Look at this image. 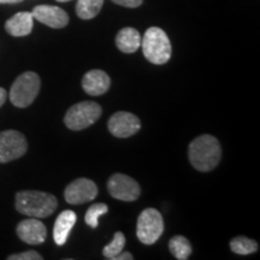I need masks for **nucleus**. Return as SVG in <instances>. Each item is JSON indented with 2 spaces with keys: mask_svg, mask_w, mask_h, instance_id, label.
I'll list each match as a JSON object with an SVG mask.
<instances>
[{
  "mask_svg": "<svg viewBox=\"0 0 260 260\" xmlns=\"http://www.w3.org/2000/svg\"><path fill=\"white\" fill-rule=\"evenodd\" d=\"M17 235L28 245H40L47 237L46 225L38 218L22 220L17 225Z\"/></svg>",
  "mask_w": 260,
  "mask_h": 260,
  "instance_id": "f8f14e48",
  "label": "nucleus"
},
{
  "mask_svg": "<svg viewBox=\"0 0 260 260\" xmlns=\"http://www.w3.org/2000/svg\"><path fill=\"white\" fill-rule=\"evenodd\" d=\"M23 0H0V4H17Z\"/></svg>",
  "mask_w": 260,
  "mask_h": 260,
  "instance_id": "a878e982",
  "label": "nucleus"
},
{
  "mask_svg": "<svg viewBox=\"0 0 260 260\" xmlns=\"http://www.w3.org/2000/svg\"><path fill=\"white\" fill-rule=\"evenodd\" d=\"M109 132L113 136L119 139H126L135 135L141 128L140 119L130 112L119 111L116 112L107 123Z\"/></svg>",
  "mask_w": 260,
  "mask_h": 260,
  "instance_id": "9d476101",
  "label": "nucleus"
},
{
  "mask_svg": "<svg viewBox=\"0 0 260 260\" xmlns=\"http://www.w3.org/2000/svg\"><path fill=\"white\" fill-rule=\"evenodd\" d=\"M58 201L54 195L45 191L23 190L16 194V209L32 218H46L54 212Z\"/></svg>",
  "mask_w": 260,
  "mask_h": 260,
  "instance_id": "f03ea898",
  "label": "nucleus"
},
{
  "mask_svg": "<svg viewBox=\"0 0 260 260\" xmlns=\"http://www.w3.org/2000/svg\"><path fill=\"white\" fill-rule=\"evenodd\" d=\"M34 17L31 12H18L5 23V30L12 37H27L32 30Z\"/></svg>",
  "mask_w": 260,
  "mask_h": 260,
  "instance_id": "4468645a",
  "label": "nucleus"
},
{
  "mask_svg": "<svg viewBox=\"0 0 260 260\" xmlns=\"http://www.w3.org/2000/svg\"><path fill=\"white\" fill-rule=\"evenodd\" d=\"M112 2L117 5L124 6V8L135 9V8H139V6L142 4L144 0H112Z\"/></svg>",
  "mask_w": 260,
  "mask_h": 260,
  "instance_id": "5701e85b",
  "label": "nucleus"
},
{
  "mask_svg": "<svg viewBox=\"0 0 260 260\" xmlns=\"http://www.w3.org/2000/svg\"><path fill=\"white\" fill-rule=\"evenodd\" d=\"M9 260H42V255L35 251H27L8 256Z\"/></svg>",
  "mask_w": 260,
  "mask_h": 260,
  "instance_id": "4be33fe9",
  "label": "nucleus"
},
{
  "mask_svg": "<svg viewBox=\"0 0 260 260\" xmlns=\"http://www.w3.org/2000/svg\"><path fill=\"white\" fill-rule=\"evenodd\" d=\"M111 80L103 70H90L82 79V88L89 95L98 96L105 94L110 88Z\"/></svg>",
  "mask_w": 260,
  "mask_h": 260,
  "instance_id": "ddd939ff",
  "label": "nucleus"
},
{
  "mask_svg": "<svg viewBox=\"0 0 260 260\" xmlns=\"http://www.w3.org/2000/svg\"><path fill=\"white\" fill-rule=\"evenodd\" d=\"M164 232V220L155 209H146L138 218L136 236L144 245H153Z\"/></svg>",
  "mask_w": 260,
  "mask_h": 260,
  "instance_id": "423d86ee",
  "label": "nucleus"
},
{
  "mask_svg": "<svg viewBox=\"0 0 260 260\" xmlns=\"http://www.w3.org/2000/svg\"><path fill=\"white\" fill-rule=\"evenodd\" d=\"M6 96H8V94H6V90L4 88H2L0 87V107L4 105L5 100H6Z\"/></svg>",
  "mask_w": 260,
  "mask_h": 260,
  "instance_id": "393cba45",
  "label": "nucleus"
},
{
  "mask_svg": "<svg viewBox=\"0 0 260 260\" xmlns=\"http://www.w3.org/2000/svg\"><path fill=\"white\" fill-rule=\"evenodd\" d=\"M144 56L149 63L162 65L171 58V44L167 32L158 27H151L141 39Z\"/></svg>",
  "mask_w": 260,
  "mask_h": 260,
  "instance_id": "7ed1b4c3",
  "label": "nucleus"
},
{
  "mask_svg": "<svg viewBox=\"0 0 260 260\" xmlns=\"http://www.w3.org/2000/svg\"><path fill=\"white\" fill-rule=\"evenodd\" d=\"M98 195V187L89 178H77L65 188L64 198L67 203L71 205L86 204L95 199Z\"/></svg>",
  "mask_w": 260,
  "mask_h": 260,
  "instance_id": "1a4fd4ad",
  "label": "nucleus"
},
{
  "mask_svg": "<svg viewBox=\"0 0 260 260\" xmlns=\"http://www.w3.org/2000/svg\"><path fill=\"white\" fill-rule=\"evenodd\" d=\"M117 48L123 53H134L141 46L140 32L134 28H123L116 37Z\"/></svg>",
  "mask_w": 260,
  "mask_h": 260,
  "instance_id": "dca6fc26",
  "label": "nucleus"
},
{
  "mask_svg": "<svg viewBox=\"0 0 260 260\" xmlns=\"http://www.w3.org/2000/svg\"><path fill=\"white\" fill-rule=\"evenodd\" d=\"M76 213L71 210L63 211L57 217L53 226V240L58 246H63L67 242L73 226L76 223Z\"/></svg>",
  "mask_w": 260,
  "mask_h": 260,
  "instance_id": "2eb2a0df",
  "label": "nucleus"
},
{
  "mask_svg": "<svg viewBox=\"0 0 260 260\" xmlns=\"http://www.w3.org/2000/svg\"><path fill=\"white\" fill-rule=\"evenodd\" d=\"M230 248L236 254L247 255L258 251V243L246 236H236L230 241Z\"/></svg>",
  "mask_w": 260,
  "mask_h": 260,
  "instance_id": "6ab92c4d",
  "label": "nucleus"
},
{
  "mask_svg": "<svg viewBox=\"0 0 260 260\" xmlns=\"http://www.w3.org/2000/svg\"><path fill=\"white\" fill-rule=\"evenodd\" d=\"M109 211V207H107L106 204H94L92 206L87 210L86 216H84V220L88 224L90 228H96L98 223H99V218L103 216V214L107 213Z\"/></svg>",
  "mask_w": 260,
  "mask_h": 260,
  "instance_id": "412c9836",
  "label": "nucleus"
},
{
  "mask_svg": "<svg viewBox=\"0 0 260 260\" xmlns=\"http://www.w3.org/2000/svg\"><path fill=\"white\" fill-rule=\"evenodd\" d=\"M41 81L38 74L27 71L16 79L10 89V100L16 107H28L40 92Z\"/></svg>",
  "mask_w": 260,
  "mask_h": 260,
  "instance_id": "20e7f679",
  "label": "nucleus"
},
{
  "mask_svg": "<svg viewBox=\"0 0 260 260\" xmlns=\"http://www.w3.org/2000/svg\"><path fill=\"white\" fill-rule=\"evenodd\" d=\"M57 2H59V3H67V2H70V0H57Z\"/></svg>",
  "mask_w": 260,
  "mask_h": 260,
  "instance_id": "bb28decb",
  "label": "nucleus"
},
{
  "mask_svg": "<svg viewBox=\"0 0 260 260\" xmlns=\"http://www.w3.org/2000/svg\"><path fill=\"white\" fill-rule=\"evenodd\" d=\"M190 164L198 171L213 170L222 158V147L219 141L212 135H201L190 142L188 148Z\"/></svg>",
  "mask_w": 260,
  "mask_h": 260,
  "instance_id": "f257e3e1",
  "label": "nucleus"
},
{
  "mask_svg": "<svg viewBox=\"0 0 260 260\" xmlns=\"http://www.w3.org/2000/svg\"><path fill=\"white\" fill-rule=\"evenodd\" d=\"M133 259H134V256L132 255V253H129V252L122 253L121 252L113 260H133Z\"/></svg>",
  "mask_w": 260,
  "mask_h": 260,
  "instance_id": "b1692460",
  "label": "nucleus"
},
{
  "mask_svg": "<svg viewBox=\"0 0 260 260\" xmlns=\"http://www.w3.org/2000/svg\"><path fill=\"white\" fill-rule=\"evenodd\" d=\"M32 17L41 23L54 29L67 27L69 23V15L63 9L52 5H39L32 10Z\"/></svg>",
  "mask_w": 260,
  "mask_h": 260,
  "instance_id": "9b49d317",
  "label": "nucleus"
},
{
  "mask_svg": "<svg viewBox=\"0 0 260 260\" xmlns=\"http://www.w3.org/2000/svg\"><path fill=\"white\" fill-rule=\"evenodd\" d=\"M28 149L27 140L17 130L0 133V162H9L21 158Z\"/></svg>",
  "mask_w": 260,
  "mask_h": 260,
  "instance_id": "0eeeda50",
  "label": "nucleus"
},
{
  "mask_svg": "<svg viewBox=\"0 0 260 260\" xmlns=\"http://www.w3.org/2000/svg\"><path fill=\"white\" fill-rule=\"evenodd\" d=\"M104 0H79L76 4V14L82 19H92L99 14Z\"/></svg>",
  "mask_w": 260,
  "mask_h": 260,
  "instance_id": "a211bd4d",
  "label": "nucleus"
},
{
  "mask_svg": "<svg viewBox=\"0 0 260 260\" xmlns=\"http://www.w3.org/2000/svg\"><path fill=\"white\" fill-rule=\"evenodd\" d=\"M102 116V107L94 102H81L68 110L64 123L75 132L83 130L94 124Z\"/></svg>",
  "mask_w": 260,
  "mask_h": 260,
  "instance_id": "39448f33",
  "label": "nucleus"
},
{
  "mask_svg": "<svg viewBox=\"0 0 260 260\" xmlns=\"http://www.w3.org/2000/svg\"><path fill=\"white\" fill-rule=\"evenodd\" d=\"M169 249H170L172 255L178 260H186L191 254L190 242L182 235H176L172 237L170 242H169Z\"/></svg>",
  "mask_w": 260,
  "mask_h": 260,
  "instance_id": "f3484780",
  "label": "nucleus"
},
{
  "mask_svg": "<svg viewBox=\"0 0 260 260\" xmlns=\"http://www.w3.org/2000/svg\"><path fill=\"white\" fill-rule=\"evenodd\" d=\"M107 189L112 198L121 201H135L141 194L139 183L124 174H115L107 182Z\"/></svg>",
  "mask_w": 260,
  "mask_h": 260,
  "instance_id": "6e6552de",
  "label": "nucleus"
},
{
  "mask_svg": "<svg viewBox=\"0 0 260 260\" xmlns=\"http://www.w3.org/2000/svg\"><path fill=\"white\" fill-rule=\"evenodd\" d=\"M125 246V236L123 235V233L117 232L113 236V240L109 245L104 247L103 249V255L106 259H115L117 255L123 251Z\"/></svg>",
  "mask_w": 260,
  "mask_h": 260,
  "instance_id": "aec40b11",
  "label": "nucleus"
}]
</instances>
